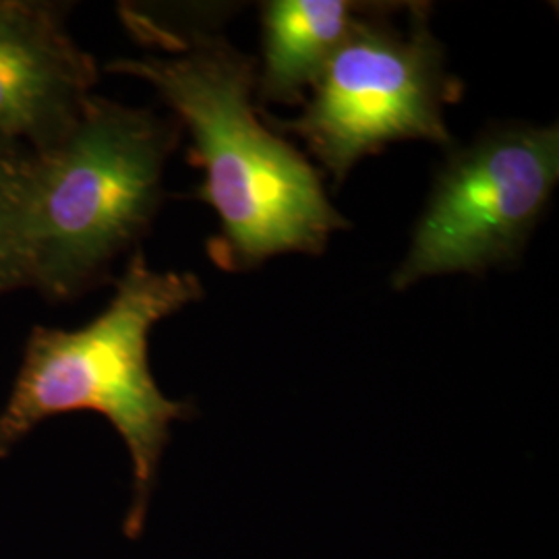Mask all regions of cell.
<instances>
[{
    "instance_id": "obj_1",
    "label": "cell",
    "mask_w": 559,
    "mask_h": 559,
    "mask_svg": "<svg viewBox=\"0 0 559 559\" xmlns=\"http://www.w3.org/2000/svg\"><path fill=\"white\" fill-rule=\"evenodd\" d=\"M226 7H203L166 21L124 9L133 34L156 52L117 59L108 71L154 85L191 135L189 164L205 180L195 198L218 216L210 260L242 274L284 253L321 255L350 222L330 203L321 173L261 117L258 59L226 38Z\"/></svg>"
},
{
    "instance_id": "obj_2",
    "label": "cell",
    "mask_w": 559,
    "mask_h": 559,
    "mask_svg": "<svg viewBox=\"0 0 559 559\" xmlns=\"http://www.w3.org/2000/svg\"><path fill=\"white\" fill-rule=\"evenodd\" d=\"M203 297L193 272H158L138 251L98 318L80 330L34 328L20 376L0 411V459L41 420L92 411L110 420L133 464L124 535L138 539L175 420L191 404L166 399L150 369L147 340L158 321Z\"/></svg>"
},
{
    "instance_id": "obj_3",
    "label": "cell",
    "mask_w": 559,
    "mask_h": 559,
    "mask_svg": "<svg viewBox=\"0 0 559 559\" xmlns=\"http://www.w3.org/2000/svg\"><path fill=\"white\" fill-rule=\"evenodd\" d=\"M179 122L87 96L59 140L29 156L32 284L71 297L150 228Z\"/></svg>"
},
{
    "instance_id": "obj_4",
    "label": "cell",
    "mask_w": 559,
    "mask_h": 559,
    "mask_svg": "<svg viewBox=\"0 0 559 559\" xmlns=\"http://www.w3.org/2000/svg\"><path fill=\"white\" fill-rule=\"evenodd\" d=\"M404 2H376L355 21L348 36L311 87L295 119L270 117L282 138H297L334 180L367 156L400 141H427L445 152L456 145L443 108L464 94L445 67V50L431 32V4L408 2L406 25L394 17Z\"/></svg>"
},
{
    "instance_id": "obj_5",
    "label": "cell",
    "mask_w": 559,
    "mask_h": 559,
    "mask_svg": "<svg viewBox=\"0 0 559 559\" xmlns=\"http://www.w3.org/2000/svg\"><path fill=\"white\" fill-rule=\"evenodd\" d=\"M559 180V127L506 122L454 145L433 179L392 288L519 263Z\"/></svg>"
},
{
    "instance_id": "obj_6",
    "label": "cell",
    "mask_w": 559,
    "mask_h": 559,
    "mask_svg": "<svg viewBox=\"0 0 559 559\" xmlns=\"http://www.w3.org/2000/svg\"><path fill=\"white\" fill-rule=\"evenodd\" d=\"M98 71L57 17L29 2H0V140L38 150L78 119Z\"/></svg>"
},
{
    "instance_id": "obj_7",
    "label": "cell",
    "mask_w": 559,
    "mask_h": 559,
    "mask_svg": "<svg viewBox=\"0 0 559 559\" xmlns=\"http://www.w3.org/2000/svg\"><path fill=\"white\" fill-rule=\"evenodd\" d=\"M373 4L353 0L261 2L258 106H302L355 21Z\"/></svg>"
},
{
    "instance_id": "obj_8",
    "label": "cell",
    "mask_w": 559,
    "mask_h": 559,
    "mask_svg": "<svg viewBox=\"0 0 559 559\" xmlns=\"http://www.w3.org/2000/svg\"><path fill=\"white\" fill-rule=\"evenodd\" d=\"M27 166L21 145L0 140V295L32 284L27 239Z\"/></svg>"
}]
</instances>
